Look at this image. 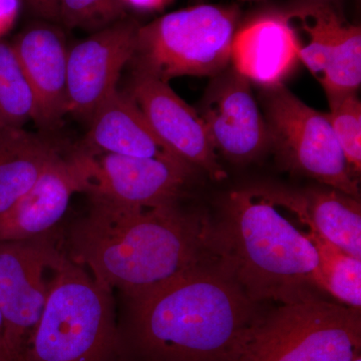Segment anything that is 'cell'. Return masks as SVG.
Wrapping results in <instances>:
<instances>
[{
  "mask_svg": "<svg viewBox=\"0 0 361 361\" xmlns=\"http://www.w3.org/2000/svg\"><path fill=\"white\" fill-rule=\"evenodd\" d=\"M71 227L68 256L94 280L134 302L212 258V223L178 204L129 208L90 198Z\"/></svg>",
  "mask_w": 361,
  "mask_h": 361,
  "instance_id": "cell-1",
  "label": "cell"
},
{
  "mask_svg": "<svg viewBox=\"0 0 361 361\" xmlns=\"http://www.w3.org/2000/svg\"><path fill=\"white\" fill-rule=\"evenodd\" d=\"M123 304L118 329L132 361H226L260 313L216 256Z\"/></svg>",
  "mask_w": 361,
  "mask_h": 361,
  "instance_id": "cell-2",
  "label": "cell"
},
{
  "mask_svg": "<svg viewBox=\"0 0 361 361\" xmlns=\"http://www.w3.org/2000/svg\"><path fill=\"white\" fill-rule=\"evenodd\" d=\"M261 187L228 195L211 244L218 261L255 304H291L323 291L317 253L301 224Z\"/></svg>",
  "mask_w": 361,
  "mask_h": 361,
  "instance_id": "cell-3",
  "label": "cell"
},
{
  "mask_svg": "<svg viewBox=\"0 0 361 361\" xmlns=\"http://www.w3.org/2000/svg\"><path fill=\"white\" fill-rule=\"evenodd\" d=\"M113 297L66 256L18 361H125Z\"/></svg>",
  "mask_w": 361,
  "mask_h": 361,
  "instance_id": "cell-4",
  "label": "cell"
},
{
  "mask_svg": "<svg viewBox=\"0 0 361 361\" xmlns=\"http://www.w3.org/2000/svg\"><path fill=\"white\" fill-rule=\"evenodd\" d=\"M360 348V310L317 297L260 311L226 361H351Z\"/></svg>",
  "mask_w": 361,
  "mask_h": 361,
  "instance_id": "cell-5",
  "label": "cell"
},
{
  "mask_svg": "<svg viewBox=\"0 0 361 361\" xmlns=\"http://www.w3.org/2000/svg\"><path fill=\"white\" fill-rule=\"evenodd\" d=\"M238 13L198 6L161 16L137 32L135 71L161 80L183 75L215 77L231 63Z\"/></svg>",
  "mask_w": 361,
  "mask_h": 361,
  "instance_id": "cell-6",
  "label": "cell"
},
{
  "mask_svg": "<svg viewBox=\"0 0 361 361\" xmlns=\"http://www.w3.org/2000/svg\"><path fill=\"white\" fill-rule=\"evenodd\" d=\"M262 103L270 148L285 168L360 199V179L346 163L327 114L303 103L284 85L264 89Z\"/></svg>",
  "mask_w": 361,
  "mask_h": 361,
  "instance_id": "cell-7",
  "label": "cell"
},
{
  "mask_svg": "<svg viewBox=\"0 0 361 361\" xmlns=\"http://www.w3.org/2000/svg\"><path fill=\"white\" fill-rule=\"evenodd\" d=\"M65 252L51 236L0 242V312L7 361H18L44 313Z\"/></svg>",
  "mask_w": 361,
  "mask_h": 361,
  "instance_id": "cell-8",
  "label": "cell"
},
{
  "mask_svg": "<svg viewBox=\"0 0 361 361\" xmlns=\"http://www.w3.org/2000/svg\"><path fill=\"white\" fill-rule=\"evenodd\" d=\"M197 111L214 149L226 160L251 163L270 148L264 115L251 82L233 66L213 77Z\"/></svg>",
  "mask_w": 361,
  "mask_h": 361,
  "instance_id": "cell-9",
  "label": "cell"
},
{
  "mask_svg": "<svg viewBox=\"0 0 361 361\" xmlns=\"http://www.w3.org/2000/svg\"><path fill=\"white\" fill-rule=\"evenodd\" d=\"M94 161V157L80 146L66 149L51 161L16 205L0 217V242L51 236L73 195L87 193Z\"/></svg>",
  "mask_w": 361,
  "mask_h": 361,
  "instance_id": "cell-10",
  "label": "cell"
},
{
  "mask_svg": "<svg viewBox=\"0 0 361 361\" xmlns=\"http://www.w3.org/2000/svg\"><path fill=\"white\" fill-rule=\"evenodd\" d=\"M196 170L174 158L94 157L87 194L115 205L153 208L179 203Z\"/></svg>",
  "mask_w": 361,
  "mask_h": 361,
  "instance_id": "cell-11",
  "label": "cell"
},
{
  "mask_svg": "<svg viewBox=\"0 0 361 361\" xmlns=\"http://www.w3.org/2000/svg\"><path fill=\"white\" fill-rule=\"evenodd\" d=\"M140 26L123 18L71 47L68 113L89 120L118 90L121 73L134 56Z\"/></svg>",
  "mask_w": 361,
  "mask_h": 361,
  "instance_id": "cell-12",
  "label": "cell"
},
{
  "mask_svg": "<svg viewBox=\"0 0 361 361\" xmlns=\"http://www.w3.org/2000/svg\"><path fill=\"white\" fill-rule=\"evenodd\" d=\"M128 94L171 154L211 179H225V171L200 115L171 89L168 82L135 71Z\"/></svg>",
  "mask_w": 361,
  "mask_h": 361,
  "instance_id": "cell-13",
  "label": "cell"
},
{
  "mask_svg": "<svg viewBox=\"0 0 361 361\" xmlns=\"http://www.w3.org/2000/svg\"><path fill=\"white\" fill-rule=\"evenodd\" d=\"M14 51L37 102L35 123L52 133L68 114V61L70 47L59 23L37 20L13 42Z\"/></svg>",
  "mask_w": 361,
  "mask_h": 361,
  "instance_id": "cell-14",
  "label": "cell"
},
{
  "mask_svg": "<svg viewBox=\"0 0 361 361\" xmlns=\"http://www.w3.org/2000/svg\"><path fill=\"white\" fill-rule=\"evenodd\" d=\"M261 188L271 200L293 216L299 224L310 226L330 243L361 259L360 199L329 187L304 191Z\"/></svg>",
  "mask_w": 361,
  "mask_h": 361,
  "instance_id": "cell-15",
  "label": "cell"
},
{
  "mask_svg": "<svg viewBox=\"0 0 361 361\" xmlns=\"http://www.w3.org/2000/svg\"><path fill=\"white\" fill-rule=\"evenodd\" d=\"M298 61L295 33L286 16H261L235 33L233 68L264 89L283 85Z\"/></svg>",
  "mask_w": 361,
  "mask_h": 361,
  "instance_id": "cell-16",
  "label": "cell"
},
{
  "mask_svg": "<svg viewBox=\"0 0 361 361\" xmlns=\"http://www.w3.org/2000/svg\"><path fill=\"white\" fill-rule=\"evenodd\" d=\"M89 123L80 146L90 155L178 159L161 144L128 92H114L92 114Z\"/></svg>",
  "mask_w": 361,
  "mask_h": 361,
  "instance_id": "cell-17",
  "label": "cell"
},
{
  "mask_svg": "<svg viewBox=\"0 0 361 361\" xmlns=\"http://www.w3.org/2000/svg\"><path fill=\"white\" fill-rule=\"evenodd\" d=\"M66 147L52 133L0 130V217L11 210Z\"/></svg>",
  "mask_w": 361,
  "mask_h": 361,
  "instance_id": "cell-18",
  "label": "cell"
},
{
  "mask_svg": "<svg viewBox=\"0 0 361 361\" xmlns=\"http://www.w3.org/2000/svg\"><path fill=\"white\" fill-rule=\"evenodd\" d=\"M286 18L295 33L299 61L319 80L343 21L329 7L318 4L295 9Z\"/></svg>",
  "mask_w": 361,
  "mask_h": 361,
  "instance_id": "cell-19",
  "label": "cell"
},
{
  "mask_svg": "<svg viewBox=\"0 0 361 361\" xmlns=\"http://www.w3.org/2000/svg\"><path fill=\"white\" fill-rule=\"evenodd\" d=\"M304 227L317 253L323 291L348 307L360 310L361 259L330 243L310 226Z\"/></svg>",
  "mask_w": 361,
  "mask_h": 361,
  "instance_id": "cell-20",
  "label": "cell"
},
{
  "mask_svg": "<svg viewBox=\"0 0 361 361\" xmlns=\"http://www.w3.org/2000/svg\"><path fill=\"white\" fill-rule=\"evenodd\" d=\"M37 102L11 42L0 39V129L35 122Z\"/></svg>",
  "mask_w": 361,
  "mask_h": 361,
  "instance_id": "cell-21",
  "label": "cell"
},
{
  "mask_svg": "<svg viewBox=\"0 0 361 361\" xmlns=\"http://www.w3.org/2000/svg\"><path fill=\"white\" fill-rule=\"evenodd\" d=\"M319 82L329 99L356 94L361 84L360 26H342Z\"/></svg>",
  "mask_w": 361,
  "mask_h": 361,
  "instance_id": "cell-22",
  "label": "cell"
},
{
  "mask_svg": "<svg viewBox=\"0 0 361 361\" xmlns=\"http://www.w3.org/2000/svg\"><path fill=\"white\" fill-rule=\"evenodd\" d=\"M329 115L332 129L351 172H361V104L356 94L330 97Z\"/></svg>",
  "mask_w": 361,
  "mask_h": 361,
  "instance_id": "cell-23",
  "label": "cell"
},
{
  "mask_svg": "<svg viewBox=\"0 0 361 361\" xmlns=\"http://www.w3.org/2000/svg\"><path fill=\"white\" fill-rule=\"evenodd\" d=\"M59 23L97 32L125 18L121 0H59Z\"/></svg>",
  "mask_w": 361,
  "mask_h": 361,
  "instance_id": "cell-24",
  "label": "cell"
},
{
  "mask_svg": "<svg viewBox=\"0 0 361 361\" xmlns=\"http://www.w3.org/2000/svg\"><path fill=\"white\" fill-rule=\"evenodd\" d=\"M37 20L59 23V0H21Z\"/></svg>",
  "mask_w": 361,
  "mask_h": 361,
  "instance_id": "cell-25",
  "label": "cell"
},
{
  "mask_svg": "<svg viewBox=\"0 0 361 361\" xmlns=\"http://www.w3.org/2000/svg\"><path fill=\"white\" fill-rule=\"evenodd\" d=\"M21 0H0V37L6 32L13 25Z\"/></svg>",
  "mask_w": 361,
  "mask_h": 361,
  "instance_id": "cell-26",
  "label": "cell"
},
{
  "mask_svg": "<svg viewBox=\"0 0 361 361\" xmlns=\"http://www.w3.org/2000/svg\"><path fill=\"white\" fill-rule=\"evenodd\" d=\"M123 6L134 7L139 11H158L167 4L169 0H121Z\"/></svg>",
  "mask_w": 361,
  "mask_h": 361,
  "instance_id": "cell-27",
  "label": "cell"
},
{
  "mask_svg": "<svg viewBox=\"0 0 361 361\" xmlns=\"http://www.w3.org/2000/svg\"><path fill=\"white\" fill-rule=\"evenodd\" d=\"M0 361H7L6 348H4V322L0 312Z\"/></svg>",
  "mask_w": 361,
  "mask_h": 361,
  "instance_id": "cell-28",
  "label": "cell"
},
{
  "mask_svg": "<svg viewBox=\"0 0 361 361\" xmlns=\"http://www.w3.org/2000/svg\"><path fill=\"white\" fill-rule=\"evenodd\" d=\"M351 361H361L360 353H357V355H356L355 356V357L353 358V360H351Z\"/></svg>",
  "mask_w": 361,
  "mask_h": 361,
  "instance_id": "cell-29",
  "label": "cell"
},
{
  "mask_svg": "<svg viewBox=\"0 0 361 361\" xmlns=\"http://www.w3.org/2000/svg\"><path fill=\"white\" fill-rule=\"evenodd\" d=\"M125 361H132V360H125Z\"/></svg>",
  "mask_w": 361,
  "mask_h": 361,
  "instance_id": "cell-30",
  "label": "cell"
},
{
  "mask_svg": "<svg viewBox=\"0 0 361 361\" xmlns=\"http://www.w3.org/2000/svg\"><path fill=\"white\" fill-rule=\"evenodd\" d=\"M0 130H2V129H0Z\"/></svg>",
  "mask_w": 361,
  "mask_h": 361,
  "instance_id": "cell-31",
  "label": "cell"
}]
</instances>
